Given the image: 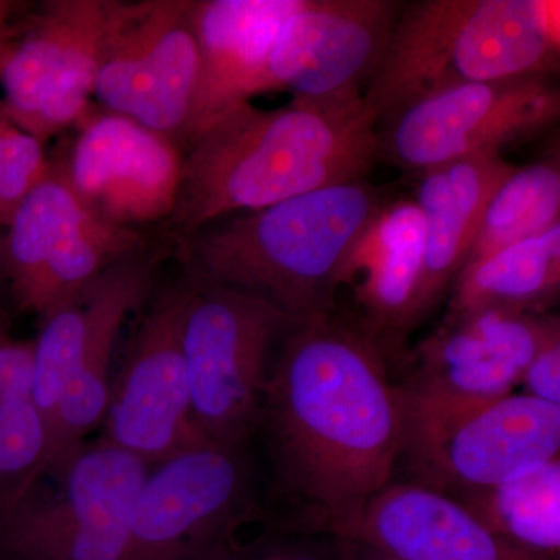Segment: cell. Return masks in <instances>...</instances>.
<instances>
[{"mask_svg": "<svg viewBox=\"0 0 560 560\" xmlns=\"http://www.w3.org/2000/svg\"><path fill=\"white\" fill-rule=\"evenodd\" d=\"M264 412L283 485L316 522L346 539L399 463V389L381 338L334 313L283 335Z\"/></svg>", "mask_w": 560, "mask_h": 560, "instance_id": "1", "label": "cell"}, {"mask_svg": "<svg viewBox=\"0 0 560 560\" xmlns=\"http://www.w3.org/2000/svg\"><path fill=\"white\" fill-rule=\"evenodd\" d=\"M377 125L363 95L276 109L238 103L184 150L167 234L176 243L226 217L368 179L382 158Z\"/></svg>", "mask_w": 560, "mask_h": 560, "instance_id": "2", "label": "cell"}, {"mask_svg": "<svg viewBox=\"0 0 560 560\" xmlns=\"http://www.w3.org/2000/svg\"><path fill=\"white\" fill-rule=\"evenodd\" d=\"M389 198L368 179L338 184L213 221L173 245L197 282L316 319L335 312L350 257Z\"/></svg>", "mask_w": 560, "mask_h": 560, "instance_id": "3", "label": "cell"}, {"mask_svg": "<svg viewBox=\"0 0 560 560\" xmlns=\"http://www.w3.org/2000/svg\"><path fill=\"white\" fill-rule=\"evenodd\" d=\"M558 0H416L401 7L363 101L378 121L440 92L555 75Z\"/></svg>", "mask_w": 560, "mask_h": 560, "instance_id": "4", "label": "cell"}, {"mask_svg": "<svg viewBox=\"0 0 560 560\" xmlns=\"http://www.w3.org/2000/svg\"><path fill=\"white\" fill-rule=\"evenodd\" d=\"M149 467L106 441L77 445L0 500V560H128Z\"/></svg>", "mask_w": 560, "mask_h": 560, "instance_id": "5", "label": "cell"}, {"mask_svg": "<svg viewBox=\"0 0 560 560\" xmlns=\"http://www.w3.org/2000/svg\"><path fill=\"white\" fill-rule=\"evenodd\" d=\"M399 389V460L418 485L442 493L488 488L559 458L560 405L510 394L497 400L440 399Z\"/></svg>", "mask_w": 560, "mask_h": 560, "instance_id": "6", "label": "cell"}, {"mask_svg": "<svg viewBox=\"0 0 560 560\" xmlns=\"http://www.w3.org/2000/svg\"><path fill=\"white\" fill-rule=\"evenodd\" d=\"M191 280L183 323L191 416L206 440L237 448L264 415L272 345L300 320L253 294Z\"/></svg>", "mask_w": 560, "mask_h": 560, "instance_id": "7", "label": "cell"}, {"mask_svg": "<svg viewBox=\"0 0 560 560\" xmlns=\"http://www.w3.org/2000/svg\"><path fill=\"white\" fill-rule=\"evenodd\" d=\"M153 242L149 232L105 223L79 201L57 161L3 230V276L18 305L40 320L110 265Z\"/></svg>", "mask_w": 560, "mask_h": 560, "instance_id": "8", "label": "cell"}, {"mask_svg": "<svg viewBox=\"0 0 560 560\" xmlns=\"http://www.w3.org/2000/svg\"><path fill=\"white\" fill-rule=\"evenodd\" d=\"M560 119L555 75L482 81L440 92L378 121L381 156L418 176L533 139Z\"/></svg>", "mask_w": 560, "mask_h": 560, "instance_id": "9", "label": "cell"}, {"mask_svg": "<svg viewBox=\"0 0 560 560\" xmlns=\"http://www.w3.org/2000/svg\"><path fill=\"white\" fill-rule=\"evenodd\" d=\"M198 65L194 0H110L94 97L183 149Z\"/></svg>", "mask_w": 560, "mask_h": 560, "instance_id": "10", "label": "cell"}, {"mask_svg": "<svg viewBox=\"0 0 560 560\" xmlns=\"http://www.w3.org/2000/svg\"><path fill=\"white\" fill-rule=\"evenodd\" d=\"M110 0H47L22 27L0 68L3 109L40 143L91 110Z\"/></svg>", "mask_w": 560, "mask_h": 560, "instance_id": "11", "label": "cell"}, {"mask_svg": "<svg viewBox=\"0 0 560 560\" xmlns=\"http://www.w3.org/2000/svg\"><path fill=\"white\" fill-rule=\"evenodd\" d=\"M190 276L161 291L132 342L119 385L110 390L106 442L151 464L210 442L191 416L183 352Z\"/></svg>", "mask_w": 560, "mask_h": 560, "instance_id": "12", "label": "cell"}, {"mask_svg": "<svg viewBox=\"0 0 560 560\" xmlns=\"http://www.w3.org/2000/svg\"><path fill=\"white\" fill-rule=\"evenodd\" d=\"M75 128L57 164L84 208L124 230L172 219L184 158L175 140L106 109H91Z\"/></svg>", "mask_w": 560, "mask_h": 560, "instance_id": "13", "label": "cell"}, {"mask_svg": "<svg viewBox=\"0 0 560 560\" xmlns=\"http://www.w3.org/2000/svg\"><path fill=\"white\" fill-rule=\"evenodd\" d=\"M400 0H301L272 39L257 92L302 101L363 95L381 61Z\"/></svg>", "mask_w": 560, "mask_h": 560, "instance_id": "14", "label": "cell"}, {"mask_svg": "<svg viewBox=\"0 0 560 560\" xmlns=\"http://www.w3.org/2000/svg\"><path fill=\"white\" fill-rule=\"evenodd\" d=\"M237 448L205 442L156 464L131 514L128 560H184L241 506Z\"/></svg>", "mask_w": 560, "mask_h": 560, "instance_id": "15", "label": "cell"}, {"mask_svg": "<svg viewBox=\"0 0 560 560\" xmlns=\"http://www.w3.org/2000/svg\"><path fill=\"white\" fill-rule=\"evenodd\" d=\"M172 242H151L110 265L81 291L86 308V331L79 366L62 396L51 431L46 467L94 430L108 411L109 366L125 319L149 298L154 276Z\"/></svg>", "mask_w": 560, "mask_h": 560, "instance_id": "16", "label": "cell"}, {"mask_svg": "<svg viewBox=\"0 0 560 560\" xmlns=\"http://www.w3.org/2000/svg\"><path fill=\"white\" fill-rule=\"evenodd\" d=\"M301 0H194L198 80L183 151L217 117L259 94L265 58Z\"/></svg>", "mask_w": 560, "mask_h": 560, "instance_id": "17", "label": "cell"}, {"mask_svg": "<svg viewBox=\"0 0 560 560\" xmlns=\"http://www.w3.org/2000/svg\"><path fill=\"white\" fill-rule=\"evenodd\" d=\"M346 539L396 560H552L501 539L451 495L418 482H390Z\"/></svg>", "mask_w": 560, "mask_h": 560, "instance_id": "18", "label": "cell"}, {"mask_svg": "<svg viewBox=\"0 0 560 560\" xmlns=\"http://www.w3.org/2000/svg\"><path fill=\"white\" fill-rule=\"evenodd\" d=\"M425 223L412 198L390 197L361 238L346 270L375 337L405 334L429 315L423 298Z\"/></svg>", "mask_w": 560, "mask_h": 560, "instance_id": "19", "label": "cell"}, {"mask_svg": "<svg viewBox=\"0 0 560 560\" xmlns=\"http://www.w3.org/2000/svg\"><path fill=\"white\" fill-rule=\"evenodd\" d=\"M515 168L500 151H490L416 176L412 200L425 223L423 298L429 313L458 278L490 198Z\"/></svg>", "mask_w": 560, "mask_h": 560, "instance_id": "20", "label": "cell"}, {"mask_svg": "<svg viewBox=\"0 0 560 560\" xmlns=\"http://www.w3.org/2000/svg\"><path fill=\"white\" fill-rule=\"evenodd\" d=\"M559 289L560 223L460 270L448 315L492 308L545 313Z\"/></svg>", "mask_w": 560, "mask_h": 560, "instance_id": "21", "label": "cell"}, {"mask_svg": "<svg viewBox=\"0 0 560 560\" xmlns=\"http://www.w3.org/2000/svg\"><path fill=\"white\" fill-rule=\"evenodd\" d=\"M415 360L416 370L405 386L440 399L497 400L514 393L522 381L521 371L463 319L452 316L420 342Z\"/></svg>", "mask_w": 560, "mask_h": 560, "instance_id": "22", "label": "cell"}, {"mask_svg": "<svg viewBox=\"0 0 560 560\" xmlns=\"http://www.w3.org/2000/svg\"><path fill=\"white\" fill-rule=\"evenodd\" d=\"M490 533L552 559L560 550V459L514 480L451 493Z\"/></svg>", "mask_w": 560, "mask_h": 560, "instance_id": "23", "label": "cell"}, {"mask_svg": "<svg viewBox=\"0 0 560 560\" xmlns=\"http://www.w3.org/2000/svg\"><path fill=\"white\" fill-rule=\"evenodd\" d=\"M559 223V154L523 167L517 165L490 198L463 270Z\"/></svg>", "mask_w": 560, "mask_h": 560, "instance_id": "24", "label": "cell"}, {"mask_svg": "<svg viewBox=\"0 0 560 560\" xmlns=\"http://www.w3.org/2000/svg\"><path fill=\"white\" fill-rule=\"evenodd\" d=\"M86 331V308L81 293L43 319V329L33 341L32 401L38 410L47 438L57 423L66 386L79 366ZM49 455V453H47Z\"/></svg>", "mask_w": 560, "mask_h": 560, "instance_id": "25", "label": "cell"}, {"mask_svg": "<svg viewBox=\"0 0 560 560\" xmlns=\"http://www.w3.org/2000/svg\"><path fill=\"white\" fill-rule=\"evenodd\" d=\"M49 438L31 399H0V500L46 469Z\"/></svg>", "mask_w": 560, "mask_h": 560, "instance_id": "26", "label": "cell"}, {"mask_svg": "<svg viewBox=\"0 0 560 560\" xmlns=\"http://www.w3.org/2000/svg\"><path fill=\"white\" fill-rule=\"evenodd\" d=\"M50 161L38 139L18 128L0 101V230L49 171Z\"/></svg>", "mask_w": 560, "mask_h": 560, "instance_id": "27", "label": "cell"}, {"mask_svg": "<svg viewBox=\"0 0 560 560\" xmlns=\"http://www.w3.org/2000/svg\"><path fill=\"white\" fill-rule=\"evenodd\" d=\"M521 385L526 396L560 405V335L548 341L530 360L523 372Z\"/></svg>", "mask_w": 560, "mask_h": 560, "instance_id": "28", "label": "cell"}, {"mask_svg": "<svg viewBox=\"0 0 560 560\" xmlns=\"http://www.w3.org/2000/svg\"><path fill=\"white\" fill-rule=\"evenodd\" d=\"M13 11L14 3L0 0V68H2L18 35V27H14L13 20H11Z\"/></svg>", "mask_w": 560, "mask_h": 560, "instance_id": "29", "label": "cell"}, {"mask_svg": "<svg viewBox=\"0 0 560 560\" xmlns=\"http://www.w3.org/2000/svg\"><path fill=\"white\" fill-rule=\"evenodd\" d=\"M253 560H319L316 556L305 555V552H271V555L260 556Z\"/></svg>", "mask_w": 560, "mask_h": 560, "instance_id": "30", "label": "cell"}, {"mask_svg": "<svg viewBox=\"0 0 560 560\" xmlns=\"http://www.w3.org/2000/svg\"><path fill=\"white\" fill-rule=\"evenodd\" d=\"M368 547H370V550L372 552V556H370V558H368V560H396V559L389 558V556L385 555V552L375 550V548H372L371 545H368Z\"/></svg>", "mask_w": 560, "mask_h": 560, "instance_id": "31", "label": "cell"}, {"mask_svg": "<svg viewBox=\"0 0 560 560\" xmlns=\"http://www.w3.org/2000/svg\"><path fill=\"white\" fill-rule=\"evenodd\" d=\"M0 280L5 282V276H3V230H0Z\"/></svg>", "mask_w": 560, "mask_h": 560, "instance_id": "32", "label": "cell"}]
</instances>
